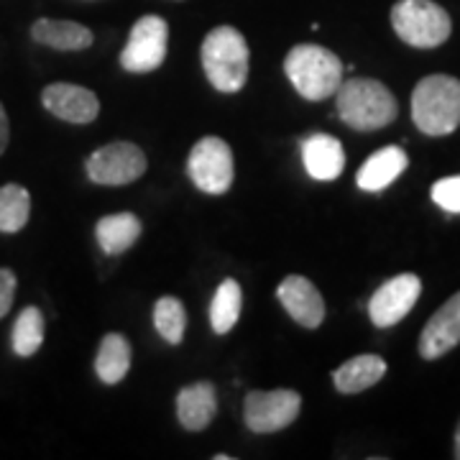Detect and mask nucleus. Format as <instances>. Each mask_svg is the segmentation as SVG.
<instances>
[{
	"mask_svg": "<svg viewBox=\"0 0 460 460\" xmlns=\"http://www.w3.org/2000/svg\"><path fill=\"white\" fill-rule=\"evenodd\" d=\"M335 111L338 118L353 131H378L394 123L399 105L392 90L371 77H353L345 80L335 93Z\"/></svg>",
	"mask_w": 460,
	"mask_h": 460,
	"instance_id": "1",
	"label": "nucleus"
},
{
	"mask_svg": "<svg viewBox=\"0 0 460 460\" xmlns=\"http://www.w3.org/2000/svg\"><path fill=\"white\" fill-rule=\"evenodd\" d=\"M248 41L233 26H217L202 41V69L217 93H238L248 80Z\"/></svg>",
	"mask_w": 460,
	"mask_h": 460,
	"instance_id": "2",
	"label": "nucleus"
},
{
	"mask_svg": "<svg viewBox=\"0 0 460 460\" xmlns=\"http://www.w3.org/2000/svg\"><path fill=\"white\" fill-rule=\"evenodd\" d=\"M411 120L425 136H447L460 126V80L429 75L411 93Z\"/></svg>",
	"mask_w": 460,
	"mask_h": 460,
	"instance_id": "3",
	"label": "nucleus"
},
{
	"mask_svg": "<svg viewBox=\"0 0 460 460\" xmlns=\"http://www.w3.org/2000/svg\"><path fill=\"white\" fill-rule=\"evenodd\" d=\"M284 72L296 93L313 102L332 98L343 83V62L317 44H299L289 51L284 59Z\"/></svg>",
	"mask_w": 460,
	"mask_h": 460,
	"instance_id": "4",
	"label": "nucleus"
},
{
	"mask_svg": "<svg viewBox=\"0 0 460 460\" xmlns=\"http://www.w3.org/2000/svg\"><path fill=\"white\" fill-rule=\"evenodd\" d=\"M394 33L410 47L435 49L450 39L453 21L435 0H399L392 8Z\"/></svg>",
	"mask_w": 460,
	"mask_h": 460,
	"instance_id": "5",
	"label": "nucleus"
},
{
	"mask_svg": "<svg viewBox=\"0 0 460 460\" xmlns=\"http://www.w3.org/2000/svg\"><path fill=\"white\" fill-rule=\"evenodd\" d=\"M169 49V23L162 16H141L133 23L128 41L120 51V65L126 72L146 75L164 65Z\"/></svg>",
	"mask_w": 460,
	"mask_h": 460,
	"instance_id": "6",
	"label": "nucleus"
},
{
	"mask_svg": "<svg viewBox=\"0 0 460 460\" xmlns=\"http://www.w3.org/2000/svg\"><path fill=\"white\" fill-rule=\"evenodd\" d=\"M187 172H190V180L195 181L202 192H208V195H223V192L230 190L233 174H235L233 151H230V146L223 138L205 136L190 151Z\"/></svg>",
	"mask_w": 460,
	"mask_h": 460,
	"instance_id": "7",
	"label": "nucleus"
},
{
	"mask_svg": "<svg viewBox=\"0 0 460 460\" xmlns=\"http://www.w3.org/2000/svg\"><path fill=\"white\" fill-rule=\"evenodd\" d=\"M146 154L136 144L128 141H113L108 146L98 148L87 159V177L102 184V187H123L141 180L146 172Z\"/></svg>",
	"mask_w": 460,
	"mask_h": 460,
	"instance_id": "8",
	"label": "nucleus"
},
{
	"mask_svg": "<svg viewBox=\"0 0 460 460\" xmlns=\"http://www.w3.org/2000/svg\"><path fill=\"white\" fill-rule=\"evenodd\" d=\"M302 396L292 389L251 392L243 402V420L251 432H279L299 417Z\"/></svg>",
	"mask_w": 460,
	"mask_h": 460,
	"instance_id": "9",
	"label": "nucleus"
},
{
	"mask_svg": "<svg viewBox=\"0 0 460 460\" xmlns=\"http://www.w3.org/2000/svg\"><path fill=\"white\" fill-rule=\"evenodd\" d=\"M422 295V281L417 274H399L384 281L368 302V317L376 328H392L402 323Z\"/></svg>",
	"mask_w": 460,
	"mask_h": 460,
	"instance_id": "10",
	"label": "nucleus"
},
{
	"mask_svg": "<svg viewBox=\"0 0 460 460\" xmlns=\"http://www.w3.org/2000/svg\"><path fill=\"white\" fill-rule=\"evenodd\" d=\"M41 102L51 115H57L59 120H66V123H75V126L93 123L100 113L98 95L87 87L72 83H54L44 87Z\"/></svg>",
	"mask_w": 460,
	"mask_h": 460,
	"instance_id": "11",
	"label": "nucleus"
},
{
	"mask_svg": "<svg viewBox=\"0 0 460 460\" xmlns=\"http://www.w3.org/2000/svg\"><path fill=\"white\" fill-rule=\"evenodd\" d=\"M277 296L284 305V310L289 313V317L296 320L302 328L314 330L323 325V320H325V299H323L320 289L307 277H299V274L287 277L279 284Z\"/></svg>",
	"mask_w": 460,
	"mask_h": 460,
	"instance_id": "12",
	"label": "nucleus"
},
{
	"mask_svg": "<svg viewBox=\"0 0 460 460\" xmlns=\"http://www.w3.org/2000/svg\"><path fill=\"white\" fill-rule=\"evenodd\" d=\"M460 343V292L453 295L438 313L428 320L420 335V356L425 361H435L450 353Z\"/></svg>",
	"mask_w": 460,
	"mask_h": 460,
	"instance_id": "13",
	"label": "nucleus"
},
{
	"mask_svg": "<svg viewBox=\"0 0 460 460\" xmlns=\"http://www.w3.org/2000/svg\"><path fill=\"white\" fill-rule=\"evenodd\" d=\"M302 162L313 180H338L345 169L343 144L328 133H313L302 141Z\"/></svg>",
	"mask_w": 460,
	"mask_h": 460,
	"instance_id": "14",
	"label": "nucleus"
},
{
	"mask_svg": "<svg viewBox=\"0 0 460 460\" xmlns=\"http://www.w3.org/2000/svg\"><path fill=\"white\" fill-rule=\"evenodd\" d=\"M217 414V394L210 381H198L184 386L177 396V417L180 425L190 432L205 429Z\"/></svg>",
	"mask_w": 460,
	"mask_h": 460,
	"instance_id": "15",
	"label": "nucleus"
},
{
	"mask_svg": "<svg viewBox=\"0 0 460 460\" xmlns=\"http://www.w3.org/2000/svg\"><path fill=\"white\" fill-rule=\"evenodd\" d=\"M407 164H410V159H407V151L402 146L381 148L376 154H371V156L366 159V164L358 169L356 184L361 187L363 192H381V190H386L399 174H404Z\"/></svg>",
	"mask_w": 460,
	"mask_h": 460,
	"instance_id": "16",
	"label": "nucleus"
},
{
	"mask_svg": "<svg viewBox=\"0 0 460 460\" xmlns=\"http://www.w3.org/2000/svg\"><path fill=\"white\" fill-rule=\"evenodd\" d=\"M31 39L36 44L57 51H83L95 41L87 26L75 21H57V18H39L31 26Z\"/></svg>",
	"mask_w": 460,
	"mask_h": 460,
	"instance_id": "17",
	"label": "nucleus"
},
{
	"mask_svg": "<svg viewBox=\"0 0 460 460\" xmlns=\"http://www.w3.org/2000/svg\"><path fill=\"white\" fill-rule=\"evenodd\" d=\"M386 374V361L381 356L366 353V356H356L350 361H345L343 366H338L332 371V384L341 394H358L371 389L374 384H378Z\"/></svg>",
	"mask_w": 460,
	"mask_h": 460,
	"instance_id": "18",
	"label": "nucleus"
},
{
	"mask_svg": "<svg viewBox=\"0 0 460 460\" xmlns=\"http://www.w3.org/2000/svg\"><path fill=\"white\" fill-rule=\"evenodd\" d=\"M95 235H98L100 248L108 256H118V253L128 251L138 241L141 220L133 213L105 215V217H100L98 226H95Z\"/></svg>",
	"mask_w": 460,
	"mask_h": 460,
	"instance_id": "19",
	"label": "nucleus"
},
{
	"mask_svg": "<svg viewBox=\"0 0 460 460\" xmlns=\"http://www.w3.org/2000/svg\"><path fill=\"white\" fill-rule=\"evenodd\" d=\"M128 368H131V345L120 332H108L100 343L95 374L102 384L113 386L126 378Z\"/></svg>",
	"mask_w": 460,
	"mask_h": 460,
	"instance_id": "20",
	"label": "nucleus"
},
{
	"mask_svg": "<svg viewBox=\"0 0 460 460\" xmlns=\"http://www.w3.org/2000/svg\"><path fill=\"white\" fill-rule=\"evenodd\" d=\"M241 307H243L241 284L235 279L220 281L213 302H210V323H213V330L217 335H226V332L235 328V323L241 317Z\"/></svg>",
	"mask_w": 460,
	"mask_h": 460,
	"instance_id": "21",
	"label": "nucleus"
},
{
	"mask_svg": "<svg viewBox=\"0 0 460 460\" xmlns=\"http://www.w3.org/2000/svg\"><path fill=\"white\" fill-rule=\"evenodd\" d=\"M31 195L21 184L0 187V233H18L29 223Z\"/></svg>",
	"mask_w": 460,
	"mask_h": 460,
	"instance_id": "22",
	"label": "nucleus"
},
{
	"mask_svg": "<svg viewBox=\"0 0 460 460\" xmlns=\"http://www.w3.org/2000/svg\"><path fill=\"white\" fill-rule=\"evenodd\" d=\"M154 328L159 330V335L166 343L180 345L184 341V330H187V313L177 296H162L154 305Z\"/></svg>",
	"mask_w": 460,
	"mask_h": 460,
	"instance_id": "23",
	"label": "nucleus"
},
{
	"mask_svg": "<svg viewBox=\"0 0 460 460\" xmlns=\"http://www.w3.org/2000/svg\"><path fill=\"white\" fill-rule=\"evenodd\" d=\"M44 314L39 313V307H26L18 314L16 325H13V350L21 358L33 356L41 343H44Z\"/></svg>",
	"mask_w": 460,
	"mask_h": 460,
	"instance_id": "24",
	"label": "nucleus"
},
{
	"mask_svg": "<svg viewBox=\"0 0 460 460\" xmlns=\"http://www.w3.org/2000/svg\"><path fill=\"white\" fill-rule=\"evenodd\" d=\"M432 202L440 205L445 213H460V174L435 181L432 184Z\"/></svg>",
	"mask_w": 460,
	"mask_h": 460,
	"instance_id": "25",
	"label": "nucleus"
},
{
	"mask_svg": "<svg viewBox=\"0 0 460 460\" xmlns=\"http://www.w3.org/2000/svg\"><path fill=\"white\" fill-rule=\"evenodd\" d=\"M16 296V274L11 269H0V317H5Z\"/></svg>",
	"mask_w": 460,
	"mask_h": 460,
	"instance_id": "26",
	"label": "nucleus"
},
{
	"mask_svg": "<svg viewBox=\"0 0 460 460\" xmlns=\"http://www.w3.org/2000/svg\"><path fill=\"white\" fill-rule=\"evenodd\" d=\"M8 138H11V126H8V115H5V108L0 102V154L8 146Z\"/></svg>",
	"mask_w": 460,
	"mask_h": 460,
	"instance_id": "27",
	"label": "nucleus"
},
{
	"mask_svg": "<svg viewBox=\"0 0 460 460\" xmlns=\"http://www.w3.org/2000/svg\"><path fill=\"white\" fill-rule=\"evenodd\" d=\"M456 458L460 460V422H458V429H456Z\"/></svg>",
	"mask_w": 460,
	"mask_h": 460,
	"instance_id": "28",
	"label": "nucleus"
}]
</instances>
